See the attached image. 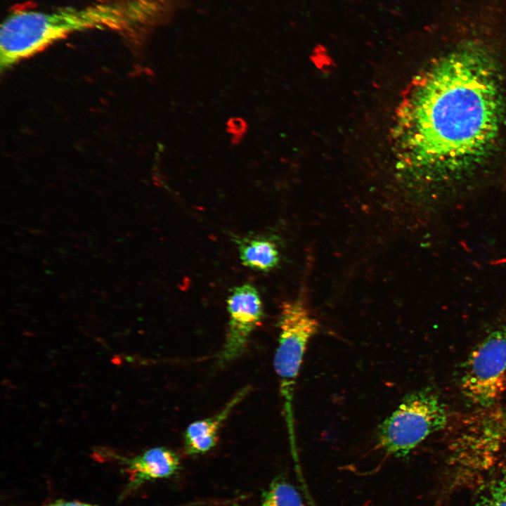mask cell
<instances>
[{"label": "cell", "mask_w": 506, "mask_h": 506, "mask_svg": "<svg viewBox=\"0 0 506 506\" xmlns=\"http://www.w3.org/2000/svg\"><path fill=\"white\" fill-rule=\"evenodd\" d=\"M500 79L482 42H465L436 59L413 82L395 127L403 164L430 174L478 163L499 134Z\"/></svg>", "instance_id": "cell-1"}, {"label": "cell", "mask_w": 506, "mask_h": 506, "mask_svg": "<svg viewBox=\"0 0 506 506\" xmlns=\"http://www.w3.org/2000/svg\"><path fill=\"white\" fill-rule=\"evenodd\" d=\"M156 0H106L51 11L22 10L0 27V64L7 69L70 34L92 30L131 31L157 16Z\"/></svg>", "instance_id": "cell-2"}, {"label": "cell", "mask_w": 506, "mask_h": 506, "mask_svg": "<svg viewBox=\"0 0 506 506\" xmlns=\"http://www.w3.org/2000/svg\"><path fill=\"white\" fill-rule=\"evenodd\" d=\"M447 422L446 406L433 389L414 391L378 426L376 447L388 455L406 457Z\"/></svg>", "instance_id": "cell-3"}, {"label": "cell", "mask_w": 506, "mask_h": 506, "mask_svg": "<svg viewBox=\"0 0 506 506\" xmlns=\"http://www.w3.org/2000/svg\"><path fill=\"white\" fill-rule=\"evenodd\" d=\"M280 334L274 357L284 413L292 452L295 450L293 401L297 377L307 345L319 323L299 299L282 304Z\"/></svg>", "instance_id": "cell-4"}, {"label": "cell", "mask_w": 506, "mask_h": 506, "mask_svg": "<svg viewBox=\"0 0 506 506\" xmlns=\"http://www.w3.org/2000/svg\"><path fill=\"white\" fill-rule=\"evenodd\" d=\"M462 395L482 410L492 408L506 391V326L489 333L471 351L460 380Z\"/></svg>", "instance_id": "cell-5"}, {"label": "cell", "mask_w": 506, "mask_h": 506, "mask_svg": "<svg viewBox=\"0 0 506 506\" xmlns=\"http://www.w3.org/2000/svg\"><path fill=\"white\" fill-rule=\"evenodd\" d=\"M505 437L506 410L477 415L454 438L453 462L463 472L483 471L493 462Z\"/></svg>", "instance_id": "cell-6"}, {"label": "cell", "mask_w": 506, "mask_h": 506, "mask_svg": "<svg viewBox=\"0 0 506 506\" xmlns=\"http://www.w3.org/2000/svg\"><path fill=\"white\" fill-rule=\"evenodd\" d=\"M228 325L220 352L223 363L232 361L245 349L252 332L264 317L263 304L257 288L250 283L233 287L227 299Z\"/></svg>", "instance_id": "cell-7"}, {"label": "cell", "mask_w": 506, "mask_h": 506, "mask_svg": "<svg viewBox=\"0 0 506 506\" xmlns=\"http://www.w3.org/2000/svg\"><path fill=\"white\" fill-rule=\"evenodd\" d=\"M116 460L127 475L122 498L148 482L174 476L181 465L179 455L162 446L149 448L131 458L117 457Z\"/></svg>", "instance_id": "cell-8"}, {"label": "cell", "mask_w": 506, "mask_h": 506, "mask_svg": "<svg viewBox=\"0 0 506 506\" xmlns=\"http://www.w3.org/2000/svg\"><path fill=\"white\" fill-rule=\"evenodd\" d=\"M249 391V387L243 388L219 413L190 423L183 433L185 452L189 455H197L212 449L217 443L218 434L222 424Z\"/></svg>", "instance_id": "cell-9"}, {"label": "cell", "mask_w": 506, "mask_h": 506, "mask_svg": "<svg viewBox=\"0 0 506 506\" xmlns=\"http://www.w3.org/2000/svg\"><path fill=\"white\" fill-rule=\"evenodd\" d=\"M233 242L242 265L247 268L268 272L279 264L280 252L276 242L270 236H235Z\"/></svg>", "instance_id": "cell-10"}, {"label": "cell", "mask_w": 506, "mask_h": 506, "mask_svg": "<svg viewBox=\"0 0 506 506\" xmlns=\"http://www.w3.org/2000/svg\"><path fill=\"white\" fill-rule=\"evenodd\" d=\"M259 506H304L297 488L282 477L275 478L263 492Z\"/></svg>", "instance_id": "cell-11"}, {"label": "cell", "mask_w": 506, "mask_h": 506, "mask_svg": "<svg viewBox=\"0 0 506 506\" xmlns=\"http://www.w3.org/2000/svg\"><path fill=\"white\" fill-rule=\"evenodd\" d=\"M481 506H506V473L492 484Z\"/></svg>", "instance_id": "cell-12"}, {"label": "cell", "mask_w": 506, "mask_h": 506, "mask_svg": "<svg viewBox=\"0 0 506 506\" xmlns=\"http://www.w3.org/2000/svg\"><path fill=\"white\" fill-rule=\"evenodd\" d=\"M247 123L240 117H232L226 123V130L232 136L233 144H238L247 131Z\"/></svg>", "instance_id": "cell-13"}, {"label": "cell", "mask_w": 506, "mask_h": 506, "mask_svg": "<svg viewBox=\"0 0 506 506\" xmlns=\"http://www.w3.org/2000/svg\"><path fill=\"white\" fill-rule=\"evenodd\" d=\"M39 506H100L97 504L83 502L75 500H56L54 501L41 505Z\"/></svg>", "instance_id": "cell-14"}]
</instances>
